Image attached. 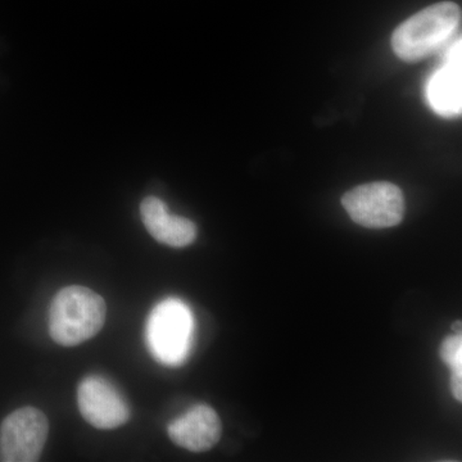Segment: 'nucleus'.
Returning a JSON list of instances; mask_svg holds the SVG:
<instances>
[{
  "label": "nucleus",
  "instance_id": "1",
  "mask_svg": "<svg viewBox=\"0 0 462 462\" xmlns=\"http://www.w3.org/2000/svg\"><path fill=\"white\" fill-rule=\"evenodd\" d=\"M461 18L456 3H437L401 23L392 35V48L401 60L419 62L454 41Z\"/></svg>",
  "mask_w": 462,
  "mask_h": 462
},
{
  "label": "nucleus",
  "instance_id": "2",
  "mask_svg": "<svg viewBox=\"0 0 462 462\" xmlns=\"http://www.w3.org/2000/svg\"><path fill=\"white\" fill-rule=\"evenodd\" d=\"M105 300L89 288L60 289L51 306L50 333L58 345L74 346L99 333L106 321Z\"/></svg>",
  "mask_w": 462,
  "mask_h": 462
},
{
  "label": "nucleus",
  "instance_id": "3",
  "mask_svg": "<svg viewBox=\"0 0 462 462\" xmlns=\"http://www.w3.org/2000/svg\"><path fill=\"white\" fill-rule=\"evenodd\" d=\"M194 337L193 312L179 298L158 303L147 320L149 352L165 366H180L189 357Z\"/></svg>",
  "mask_w": 462,
  "mask_h": 462
},
{
  "label": "nucleus",
  "instance_id": "4",
  "mask_svg": "<svg viewBox=\"0 0 462 462\" xmlns=\"http://www.w3.org/2000/svg\"><path fill=\"white\" fill-rule=\"evenodd\" d=\"M342 205L352 221L369 229L396 226L406 209L402 190L387 181L370 182L346 191Z\"/></svg>",
  "mask_w": 462,
  "mask_h": 462
},
{
  "label": "nucleus",
  "instance_id": "5",
  "mask_svg": "<svg viewBox=\"0 0 462 462\" xmlns=\"http://www.w3.org/2000/svg\"><path fill=\"white\" fill-rule=\"evenodd\" d=\"M50 433L47 416L35 407L9 413L0 427V461L35 462Z\"/></svg>",
  "mask_w": 462,
  "mask_h": 462
},
{
  "label": "nucleus",
  "instance_id": "6",
  "mask_svg": "<svg viewBox=\"0 0 462 462\" xmlns=\"http://www.w3.org/2000/svg\"><path fill=\"white\" fill-rule=\"evenodd\" d=\"M79 410L98 430H115L129 421L130 407L121 392L102 376H88L78 388Z\"/></svg>",
  "mask_w": 462,
  "mask_h": 462
},
{
  "label": "nucleus",
  "instance_id": "7",
  "mask_svg": "<svg viewBox=\"0 0 462 462\" xmlns=\"http://www.w3.org/2000/svg\"><path fill=\"white\" fill-rule=\"evenodd\" d=\"M428 103L442 117H458L462 112V44L458 36L446 50L443 63L427 84Z\"/></svg>",
  "mask_w": 462,
  "mask_h": 462
},
{
  "label": "nucleus",
  "instance_id": "8",
  "mask_svg": "<svg viewBox=\"0 0 462 462\" xmlns=\"http://www.w3.org/2000/svg\"><path fill=\"white\" fill-rule=\"evenodd\" d=\"M167 431L175 445L191 452H205L220 440L223 425L212 407L196 404L170 422Z\"/></svg>",
  "mask_w": 462,
  "mask_h": 462
},
{
  "label": "nucleus",
  "instance_id": "9",
  "mask_svg": "<svg viewBox=\"0 0 462 462\" xmlns=\"http://www.w3.org/2000/svg\"><path fill=\"white\" fill-rule=\"evenodd\" d=\"M143 224L157 242L172 248H184L197 238L193 221L171 215L160 199L147 197L141 205Z\"/></svg>",
  "mask_w": 462,
  "mask_h": 462
},
{
  "label": "nucleus",
  "instance_id": "10",
  "mask_svg": "<svg viewBox=\"0 0 462 462\" xmlns=\"http://www.w3.org/2000/svg\"><path fill=\"white\" fill-rule=\"evenodd\" d=\"M439 356L443 363L451 369L462 370V336L461 334H454V336L447 337L440 346Z\"/></svg>",
  "mask_w": 462,
  "mask_h": 462
},
{
  "label": "nucleus",
  "instance_id": "11",
  "mask_svg": "<svg viewBox=\"0 0 462 462\" xmlns=\"http://www.w3.org/2000/svg\"><path fill=\"white\" fill-rule=\"evenodd\" d=\"M452 394L458 402L462 401V370H455L451 375Z\"/></svg>",
  "mask_w": 462,
  "mask_h": 462
},
{
  "label": "nucleus",
  "instance_id": "12",
  "mask_svg": "<svg viewBox=\"0 0 462 462\" xmlns=\"http://www.w3.org/2000/svg\"><path fill=\"white\" fill-rule=\"evenodd\" d=\"M452 329H454L455 334H461V322L456 321Z\"/></svg>",
  "mask_w": 462,
  "mask_h": 462
}]
</instances>
